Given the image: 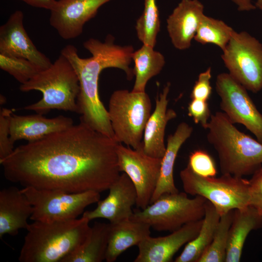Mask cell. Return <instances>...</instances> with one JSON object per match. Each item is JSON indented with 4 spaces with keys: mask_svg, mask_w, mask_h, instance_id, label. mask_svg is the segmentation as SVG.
Returning <instances> with one entry per match:
<instances>
[{
    "mask_svg": "<svg viewBox=\"0 0 262 262\" xmlns=\"http://www.w3.org/2000/svg\"><path fill=\"white\" fill-rule=\"evenodd\" d=\"M33 7L51 11L55 6L56 0H20Z\"/></svg>",
    "mask_w": 262,
    "mask_h": 262,
    "instance_id": "36",
    "label": "cell"
},
{
    "mask_svg": "<svg viewBox=\"0 0 262 262\" xmlns=\"http://www.w3.org/2000/svg\"><path fill=\"white\" fill-rule=\"evenodd\" d=\"M250 205L262 215V166L256 171L249 180Z\"/></svg>",
    "mask_w": 262,
    "mask_h": 262,
    "instance_id": "35",
    "label": "cell"
},
{
    "mask_svg": "<svg viewBox=\"0 0 262 262\" xmlns=\"http://www.w3.org/2000/svg\"><path fill=\"white\" fill-rule=\"evenodd\" d=\"M234 31L222 20L204 15L199 23L194 39L202 45H215L223 51Z\"/></svg>",
    "mask_w": 262,
    "mask_h": 262,
    "instance_id": "27",
    "label": "cell"
},
{
    "mask_svg": "<svg viewBox=\"0 0 262 262\" xmlns=\"http://www.w3.org/2000/svg\"><path fill=\"white\" fill-rule=\"evenodd\" d=\"M114 38L108 35L104 42L90 38L83 46L92 54L81 58L76 48L67 45L61 51L74 67L78 77L80 91L77 99L80 120L93 129L114 139V134L108 110L101 101L98 91L99 75L104 69L116 67L123 70L128 80L134 76L130 67L134 49L131 46L115 44Z\"/></svg>",
    "mask_w": 262,
    "mask_h": 262,
    "instance_id": "2",
    "label": "cell"
},
{
    "mask_svg": "<svg viewBox=\"0 0 262 262\" xmlns=\"http://www.w3.org/2000/svg\"><path fill=\"white\" fill-rule=\"evenodd\" d=\"M132 60L134 62L133 69L135 81L131 91L145 92L147 82L158 75L164 66V57L154 48L143 44L139 49L134 51Z\"/></svg>",
    "mask_w": 262,
    "mask_h": 262,
    "instance_id": "26",
    "label": "cell"
},
{
    "mask_svg": "<svg viewBox=\"0 0 262 262\" xmlns=\"http://www.w3.org/2000/svg\"><path fill=\"white\" fill-rule=\"evenodd\" d=\"M237 6L240 11H250L257 8L252 0H230Z\"/></svg>",
    "mask_w": 262,
    "mask_h": 262,
    "instance_id": "37",
    "label": "cell"
},
{
    "mask_svg": "<svg viewBox=\"0 0 262 262\" xmlns=\"http://www.w3.org/2000/svg\"><path fill=\"white\" fill-rule=\"evenodd\" d=\"M193 131L192 126L182 122L178 125L175 132L168 136L165 152L162 158L158 181L150 204L163 194L179 192L174 180V164L180 148Z\"/></svg>",
    "mask_w": 262,
    "mask_h": 262,
    "instance_id": "21",
    "label": "cell"
},
{
    "mask_svg": "<svg viewBox=\"0 0 262 262\" xmlns=\"http://www.w3.org/2000/svg\"><path fill=\"white\" fill-rule=\"evenodd\" d=\"M33 206L30 219L51 222L72 220L83 213L89 205L98 202L100 193L89 191L68 193L25 187L21 189Z\"/></svg>",
    "mask_w": 262,
    "mask_h": 262,
    "instance_id": "9",
    "label": "cell"
},
{
    "mask_svg": "<svg viewBox=\"0 0 262 262\" xmlns=\"http://www.w3.org/2000/svg\"><path fill=\"white\" fill-rule=\"evenodd\" d=\"M0 68L21 84L29 81L41 70L27 59L0 53Z\"/></svg>",
    "mask_w": 262,
    "mask_h": 262,
    "instance_id": "30",
    "label": "cell"
},
{
    "mask_svg": "<svg viewBox=\"0 0 262 262\" xmlns=\"http://www.w3.org/2000/svg\"><path fill=\"white\" fill-rule=\"evenodd\" d=\"M233 211L220 216L213 240L197 262H224L226 261L229 229Z\"/></svg>",
    "mask_w": 262,
    "mask_h": 262,
    "instance_id": "28",
    "label": "cell"
},
{
    "mask_svg": "<svg viewBox=\"0 0 262 262\" xmlns=\"http://www.w3.org/2000/svg\"><path fill=\"white\" fill-rule=\"evenodd\" d=\"M206 130L222 174L243 177L262 166V143L239 131L222 112L211 115Z\"/></svg>",
    "mask_w": 262,
    "mask_h": 262,
    "instance_id": "4",
    "label": "cell"
},
{
    "mask_svg": "<svg viewBox=\"0 0 262 262\" xmlns=\"http://www.w3.org/2000/svg\"><path fill=\"white\" fill-rule=\"evenodd\" d=\"M19 89L24 92L37 90L42 93L40 100L26 106L25 110L43 115L53 109L79 113L78 77L69 61L61 53L49 68L20 84Z\"/></svg>",
    "mask_w": 262,
    "mask_h": 262,
    "instance_id": "5",
    "label": "cell"
},
{
    "mask_svg": "<svg viewBox=\"0 0 262 262\" xmlns=\"http://www.w3.org/2000/svg\"><path fill=\"white\" fill-rule=\"evenodd\" d=\"M12 110L2 108L0 112V160L9 156L14 151V144L10 138L9 117Z\"/></svg>",
    "mask_w": 262,
    "mask_h": 262,
    "instance_id": "32",
    "label": "cell"
},
{
    "mask_svg": "<svg viewBox=\"0 0 262 262\" xmlns=\"http://www.w3.org/2000/svg\"><path fill=\"white\" fill-rule=\"evenodd\" d=\"M151 110V100L146 92L114 91L108 110L114 140L134 149H143L144 129Z\"/></svg>",
    "mask_w": 262,
    "mask_h": 262,
    "instance_id": "6",
    "label": "cell"
},
{
    "mask_svg": "<svg viewBox=\"0 0 262 262\" xmlns=\"http://www.w3.org/2000/svg\"><path fill=\"white\" fill-rule=\"evenodd\" d=\"M112 0H58L50 11V25L64 39L80 35L86 22L93 18L98 9Z\"/></svg>",
    "mask_w": 262,
    "mask_h": 262,
    "instance_id": "13",
    "label": "cell"
},
{
    "mask_svg": "<svg viewBox=\"0 0 262 262\" xmlns=\"http://www.w3.org/2000/svg\"><path fill=\"white\" fill-rule=\"evenodd\" d=\"M170 85V83L167 82L162 92L157 96L155 110L150 115L144 129L143 151L155 158H162L164 156L166 150L164 139L166 125L177 116L174 110L167 109V97Z\"/></svg>",
    "mask_w": 262,
    "mask_h": 262,
    "instance_id": "19",
    "label": "cell"
},
{
    "mask_svg": "<svg viewBox=\"0 0 262 262\" xmlns=\"http://www.w3.org/2000/svg\"><path fill=\"white\" fill-rule=\"evenodd\" d=\"M202 221L203 219L187 223L166 236H148L137 246L138 253L134 262H171L180 247L196 237Z\"/></svg>",
    "mask_w": 262,
    "mask_h": 262,
    "instance_id": "16",
    "label": "cell"
},
{
    "mask_svg": "<svg viewBox=\"0 0 262 262\" xmlns=\"http://www.w3.org/2000/svg\"><path fill=\"white\" fill-rule=\"evenodd\" d=\"M110 223L95 222L84 243L61 262H101L105 260Z\"/></svg>",
    "mask_w": 262,
    "mask_h": 262,
    "instance_id": "24",
    "label": "cell"
},
{
    "mask_svg": "<svg viewBox=\"0 0 262 262\" xmlns=\"http://www.w3.org/2000/svg\"><path fill=\"white\" fill-rule=\"evenodd\" d=\"M23 18V12L16 10L0 27V53L24 58L41 70L47 69L52 63L33 43L24 27Z\"/></svg>",
    "mask_w": 262,
    "mask_h": 262,
    "instance_id": "14",
    "label": "cell"
},
{
    "mask_svg": "<svg viewBox=\"0 0 262 262\" xmlns=\"http://www.w3.org/2000/svg\"><path fill=\"white\" fill-rule=\"evenodd\" d=\"M117 144L80 120L18 146L0 164L5 178L23 187L100 193L108 190L120 175Z\"/></svg>",
    "mask_w": 262,
    "mask_h": 262,
    "instance_id": "1",
    "label": "cell"
},
{
    "mask_svg": "<svg viewBox=\"0 0 262 262\" xmlns=\"http://www.w3.org/2000/svg\"><path fill=\"white\" fill-rule=\"evenodd\" d=\"M262 228V215L253 206L233 211L232 222L229 229L225 262L241 261L243 249L249 233Z\"/></svg>",
    "mask_w": 262,
    "mask_h": 262,
    "instance_id": "22",
    "label": "cell"
},
{
    "mask_svg": "<svg viewBox=\"0 0 262 262\" xmlns=\"http://www.w3.org/2000/svg\"><path fill=\"white\" fill-rule=\"evenodd\" d=\"M204 15V5L199 0H181L167 19V30L176 49L190 47Z\"/></svg>",
    "mask_w": 262,
    "mask_h": 262,
    "instance_id": "17",
    "label": "cell"
},
{
    "mask_svg": "<svg viewBox=\"0 0 262 262\" xmlns=\"http://www.w3.org/2000/svg\"><path fill=\"white\" fill-rule=\"evenodd\" d=\"M255 5L257 8H259L260 10H261L262 11V3L255 4Z\"/></svg>",
    "mask_w": 262,
    "mask_h": 262,
    "instance_id": "38",
    "label": "cell"
},
{
    "mask_svg": "<svg viewBox=\"0 0 262 262\" xmlns=\"http://www.w3.org/2000/svg\"><path fill=\"white\" fill-rule=\"evenodd\" d=\"M90 221L82 216L51 222L33 221L20 251V262H61L82 245L91 229Z\"/></svg>",
    "mask_w": 262,
    "mask_h": 262,
    "instance_id": "3",
    "label": "cell"
},
{
    "mask_svg": "<svg viewBox=\"0 0 262 262\" xmlns=\"http://www.w3.org/2000/svg\"><path fill=\"white\" fill-rule=\"evenodd\" d=\"M107 196L99 200L97 206L92 211L83 212L82 216L90 221L97 218L108 220L115 224L130 219L132 215V207L137 200L135 187L129 176L121 174L108 189Z\"/></svg>",
    "mask_w": 262,
    "mask_h": 262,
    "instance_id": "15",
    "label": "cell"
},
{
    "mask_svg": "<svg viewBox=\"0 0 262 262\" xmlns=\"http://www.w3.org/2000/svg\"><path fill=\"white\" fill-rule=\"evenodd\" d=\"M160 28L159 12L156 0H144V10L137 20L135 29L143 44L154 48Z\"/></svg>",
    "mask_w": 262,
    "mask_h": 262,
    "instance_id": "29",
    "label": "cell"
},
{
    "mask_svg": "<svg viewBox=\"0 0 262 262\" xmlns=\"http://www.w3.org/2000/svg\"><path fill=\"white\" fill-rule=\"evenodd\" d=\"M110 225L107 262L115 261L125 250L138 246L151 233L149 225L131 218Z\"/></svg>",
    "mask_w": 262,
    "mask_h": 262,
    "instance_id": "23",
    "label": "cell"
},
{
    "mask_svg": "<svg viewBox=\"0 0 262 262\" xmlns=\"http://www.w3.org/2000/svg\"><path fill=\"white\" fill-rule=\"evenodd\" d=\"M188 106V115L195 123L199 124L204 129H207L212 115L207 101L191 99Z\"/></svg>",
    "mask_w": 262,
    "mask_h": 262,
    "instance_id": "33",
    "label": "cell"
},
{
    "mask_svg": "<svg viewBox=\"0 0 262 262\" xmlns=\"http://www.w3.org/2000/svg\"><path fill=\"white\" fill-rule=\"evenodd\" d=\"M33 206L21 189L11 186L0 191V238L17 235L27 229L33 213Z\"/></svg>",
    "mask_w": 262,
    "mask_h": 262,
    "instance_id": "20",
    "label": "cell"
},
{
    "mask_svg": "<svg viewBox=\"0 0 262 262\" xmlns=\"http://www.w3.org/2000/svg\"><path fill=\"white\" fill-rule=\"evenodd\" d=\"M212 70L210 67L201 72L193 87L190 98L207 101L210 98L212 92L211 85Z\"/></svg>",
    "mask_w": 262,
    "mask_h": 262,
    "instance_id": "34",
    "label": "cell"
},
{
    "mask_svg": "<svg viewBox=\"0 0 262 262\" xmlns=\"http://www.w3.org/2000/svg\"><path fill=\"white\" fill-rule=\"evenodd\" d=\"M220 215L213 204L207 200L200 229L192 240L187 243L175 262H197L211 243Z\"/></svg>",
    "mask_w": 262,
    "mask_h": 262,
    "instance_id": "25",
    "label": "cell"
},
{
    "mask_svg": "<svg viewBox=\"0 0 262 262\" xmlns=\"http://www.w3.org/2000/svg\"><path fill=\"white\" fill-rule=\"evenodd\" d=\"M180 179L185 193L199 196L212 203L220 216L250 205L249 180L230 174L205 177L187 166L180 171Z\"/></svg>",
    "mask_w": 262,
    "mask_h": 262,
    "instance_id": "7",
    "label": "cell"
},
{
    "mask_svg": "<svg viewBox=\"0 0 262 262\" xmlns=\"http://www.w3.org/2000/svg\"><path fill=\"white\" fill-rule=\"evenodd\" d=\"M73 125L72 118L62 115L49 118L37 113L19 115L13 113L9 117L10 138L14 145L19 140L34 142Z\"/></svg>",
    "mask_w": 262,
    "mask_h": 262,
    "instance_id": "18",
    "label": "cell"
},
{
    "mask_svg": "<svg viewBox=\"0 0 262 262\" xmlns=\"http://www.w3.org/2000/svg\"><path fill=\"white\" fill-rule=\"evenodd\" d=\"M229 73L248 91L262 90V44L249 33L234 31L222 51Z\"/></svg>",
    "mask_w": 262,
    "mask_h": 262,
    "instance_id": "10",
    "label": "cell"
},
{
    "mask_svg": "<svg viewBox=\"0 0 262 262\" xmlns=\"http://www.w3.org/2000/svg\"><path fill=\"white\" fill-rule=\"evenodd\" d=\"M207 200L199 196L190 198L185 192L164 194L145 209L133 212L130 218L148 224L157 231L172 232L202 219Z\"/></svg>",
    "mask_w": 262,
    "mask_h": 262,
    "instance_id": "8",
    "label": "cell"
},
{
    "mask_svg": "<svg viewBox=\"0 0 262 262\" xmlns=\"http://www.w3.org/2000/svg\"><path fill=\"white\" fill-rule=\"evenodd\" d=\"M118 168L133 183L137 193L136 206L143 210L150 203L158 181L162 158L146 154L143 149L116 146Z\"/></svg>",
    "mask_w": 262,
    "mask_h": 262,
    "instance_id": "12",
    "label": "cell"
},
{
    "mask_svg": "<svg viewBox=\"0 0 262 262\" xmlns=\"http://www.w3.org/2000/svg\"><path fill=\"white\" fill-rule=\"evenodd\" d=\"M187 165L194 173L200 176L213 177L217 173L214 160L202 149L195 150L191 153Z\"/></svg>",
    "mask_w": 262,
    "mask_h": 262,
    "instance_id": "31",
    "label": "cell"
},
{
    "mask_svg": "<svg viewBox=\"0 0 262 262\" xmlns=\"http://www.w3.org/2000/svg\"><path fill=\"white\" fill-rule=\"evenodd\" d=\"M215 90L220 98V109L233 124H240L262 143V114L247 93V90L229 73L218 74Z\"/></svg>",
    "mask_w": 262,
    "mask_h": 262,
    "instance_id": "11",
    "label": "cell"
},
{
    "mask_svg": "<svg viewBox=\"0 0 262 262\" xmlns=\"http://www.w3.org/2000/svg\"><path fill=\"white\" fill-rule=\"evenodd\" d=\"M262 3V0H257L255 4H258Z\"/></svg>",
    "mask_w": 262,
    "mask_h": 262,
    "instance_id": "39",
    "label": "cell"
}]
</instances>
